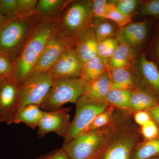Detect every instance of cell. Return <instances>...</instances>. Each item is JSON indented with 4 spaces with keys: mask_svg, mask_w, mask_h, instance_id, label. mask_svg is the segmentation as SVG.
Masks as SVG:
<instances>
[{
    "mask_svg": "<svg viewBox=\"0 0 159 159\" xmlns=\"http://www.w3.org/2000/svg\"><path fill=\"white\" fill-rule=\"evenodd\" d=\"M56 30L53 21L43 20H39L31 29L14 61L12 76L20 84L30 76Z\"/></svg>",
    "mask_w": 159,
    "mask_h": 159,
    "instance_id": "obj_1",
    "label": "cell"
},
{
    "mask_svg": "<svg viewBox=\"0 0 159 159\" xmlns=\"http://www.w3.org/2000/svg\"><path fill=\"white\" fill-rule=\"evenodd\" d=\"M93 19L92 2L70 1L54 22L57 31L61 34L78 38L91 25Z\"/></svg>",
    "mask_w": 159,
    "mask_h": 159,
    "instance_id": "obj_2",
    "label": "cell"
},
{
    "mask_svg": "<svg viewBox=\"0 0 159 159\" xmlns=\"http://www.w3.org/2000/svg\"><path fill=\"white\" fill-rule=\"evenodd\" d=\"M111 130L105 126L86 131L64 143L61 148L71 159H101Z\"/></svg>",
    "mask_w": 159,
    "mask_h": 159,
    "instance_id": "obj_3",
    "label": "cell"
},
{
    "mask_svg": "<svg viewBox=\"0 0 159 159\" xmlns=\"http://www.w3.org/2000/svg\"><path fill=\"white\" fill-rule=\"evenodd\" d=\"M39 20L36 15L25 18H8L0 29V52L15 60L31 29Z\"/></svg>",
    "mask_w": 159,
    "mask_h": 159,
    "instance_id": "obj_4",
    "label": "cell"
},
{
    "mask_svg": "<svg viewBox=\"0 0 159 159\" xmlns=\"http://www.w3.org/2000/svg\"><path fill=\"white\" fill-rule=\"evenodd\" d=\"M86 84L80 78L55 79L40 107L50 111L62 108L66 103H76L84 93Z\"/></svg>",
    "mask_w": 159,
    "mask_h": 159,
    "instance_id": "obj_5",
    "label": "cell"
},
{
    "mask_svg": "<svg viewBox=\"0 0 159 159\" xmlns=\"http://www.w3.org/2000/svg\"><path fill=\"white\" fill-rule=\"evenodd\" d=\"M55 79L49 72L33 74L28 77L20 85L16 112L29 104L40 107Z\"/></svg>",
    "mask_w": 159,
    "mask_h": 159,
    "instance_id": "obj_6",
    "label": "cell"
},
{
    "mask_svg": "<svg viewBox=\"0 0 159 159\" xmlns=\"http://www.w3.org/2000/svg\"><path fill=\"white\" fill-rule=\"evenodd\" d=\"M76 104L75 116L64 143L84 133L96 116L109 105L106 101H95L83 96Z\"/></svg>",
    "mask_w": 159,
    "mask_h": 159,
    "instance_id": "obj_7",
    "label": "cell"
},
{
    "mask_svg": "<svg viewBox=\"0 0 159 159\" xmlns=\"http://www.w3.org/2000/svg\"><path fill=\"white\" fill-rule=\"evenodd\" d=\"M77 39L63 35L56 29L30 76L48 72L66 50L75 48Z\"/></svg>",
    "mask_w": 159,
    "mask_h": 159,
    "instance_id": "obj_8",
    "label": "cell"
},
{
    "mask_svg": "<svg viewBox=\"0 0 159 159\" xmlns=\"http://www.w3.org/2000/svg\"><path fill=\"white\" fill-rule=\"evenodd\" d=\"M111 130L101 159H129L131 154L138 144L139 136L135 131L127 128Z\"/></svg>",
    "mask_w": 159,
    "mask_h": 159,
    "instance_id": "obj_9",
    "label": "cell"
},
{
    "mask_svg": "<svg viewBox=\"0 0 159 159\" xmlns=\"http://www.w3.org/2000/svg\"><path fill=\"white\" fill-rule=\"evenodd\" d=\"M69 107L57 110L43 112L38 127V136L42 138L50 132H54L65 139L70 127Z\"/></svg>",
    "mask_w": 159,
    "mask_h": 159,
    "instance_id": "obj_10",
    "label": "cell"
},
{
    "mask_svg": "<svg viewBox=\"0 0 159 159\" xmlns=\"http://www.w3.org/2000/svg\"><path fill=\"white\" fill-rule=\"evenodd\" d=\"M20 84L13 76L0 85V122L8 123L16 110Z\"/></svg>",
    "mask_w": 159,
    "mask_h": 159,
    "instance_id": "obj_11",
    "label": "cell"
},
{
    "mask_svg": "<svg viewBox=\"0 0 159 159\" xmlns=\"http://www.w3.org/2000/svg\"><path fill=\"white\" fill-rule=\"evenodd\" d=\"M83 62L74 48L66 50L49 71L55 78H80Z\"/></svg>",
    "mask_w": 159,
    "mask_h": 159,
    "instance_id": "obj_12",
    "label": "cell"
},
{
    "mask_svg": "<svg viewBox=\"0 0 159 159\" xmlns=\"http://www.w3.org/2000/svg\"><path fill=\"white\" fill-rule=\"evenodd\" d=\"M148 25L146 21L130 23L119 29L116 38L119 43L133 48L142 44L148 35Z\"/></svg>",
    "mask_w": 159,
    "mask_h": 159,
    "instance_id": "obj_13",
    "label": "cell"
},
{
    "mask_svg": "<svg viewBox=\"0 0 159 159\" xmlns=\"http://www.w3.org/2000/svg\"><path fill=\"white\" fill-rule=\"evenodd\" d=\"M98 43L91 25L77 38L74 49L83 63L97 56Z\"/></svg>",
    "mask_w": 159,
    "mask_h": 159,
    "instance_id": "obj_14",
    "label": "cell"
},
{
    "mask_svg": "<svg viewBox=\"0 0 159 159\" xmlns=\"http://www.w3.org/2000/svg\"><path fill=\"white\" fill-rule=\"evenodd\" d=\"M112 84L107 71L101 76L87 83L82 96L95 101H105L111 89Z\"/></svg>",
    "mask_w": 159,
    "mask_h": 159,
    "instance_id": "obj_15",
    "label": "cell"
},
{
    "mask_svg": "<svg viewBox=\"0 0 159 159\" xmlns=\"http://www.w3.org/2000/svg\"><path fill=\"white\" fill-rule=\"evenodd\" d=\"M43 111L39 105L29 104L18 110L7 124L24 123L32 129L38 127Z\"/></svg>",
    "mask_w": 159,
    "mask_h": 159,
    "instance_id": "obj_16",
    "label": "cell"
},
{
    "mask_svg": "<svg viewBox=\"0 0 159 159\" xmlns=\"http://www.w3.org/2000/svg\"><path fill=\"white\" fill-rule=\"evenodd\" d=\"M70 2L66 0H39L35 9V14L40 20L54 21Z\"/></svg>",
    "mask_w": 159,
    "mask_h": 159,
    "instance_id": "obj_17",
    "label": "cell"
},
{
    "mask_svg": "<svg viewBox=\"0 0 159 159\" xmlns=\"http://www.w3.org/2000/svg\"><path fill=\"white\" fill-rule=\"evenodd\" d=\"M157 104V99L154 94L142 89H135L133 91L128 111L134 113L145 111Z\"/></svg>",
    "mask_w": 159,
    "mask_h": 159,
    "instance_id": "obj_18",
    "label": "cell"
},
{
    "mask_svg": "<svg viewBox=\"0 0 159 159\" xmlns=\"http://www.w3.org/2000/svg\"><path fill=\"white\" fill-rule=\"evenodd\" d=\"M133 48L124 43H119L112 57L108 61L107 68H130L134 59Z\"/></svg>",
    "mask_w": 159,
    "mask_h": 159,
    "instance_id": "obj_19",
    "label": "cell"
},
{
    "mask_svg": "<svg viewBox=\"0 0 159 159\" xmlns=\"http://www.w3.org/2000/svg\"><path fill=\"white\" fill-rule=\"evenodd\" d=\"M107 64L98 56L83 63L80 78L87 83L107 71Z\"/></svg>",
    "mask_w": 159,
    "mask_h": 159,
    "instance_id": "obj_20",
    "label": "cell"
},
{
    "mask_svg": "<svg viewBox=\"0 0 159 159\" xmlns=\"http://www.w3.org/2000/svg\"><path fill=\"white\" fill-rule=\"evenodd\" d=\"M112 84V89H134L135 83L133 77L128 69L107 68Z\"/></svg>",
    "mask_w": 159,
    "mask_h": 159,
    "instance_id": "obj_21",
    "label": "cell"
},
{
    "mask_svg": "<svg viewBox=\"0 0 159 159\" xmlns=\"http://www.w3.org/2000/svg\"><path fill=\"white\" fill-rule=\"evenodd\" d=\"M91 25L98 42L116 38L119 29L115 23L106 19L94 18Z\"/></svg>",
    "mask_w": 159,
    "mask_h": 159,
    "instance_id": "obj_22",
    "label": "cell"
},
{
    "mask_svg": "<svg viewBox=\"0 0 159 159\" xmlns=\"http://www.w3.org/2000/svg\"><path fill=\"white\" fill-rule=\"evenodd\" d=\"M159 154V138L147 140L137 145L131 154L129 159H151Z\"/></svg>",
    "mask_w": 159,
    "mask_h": 159,
    "instance_id": "obj_23",
    "label": "cell"
},
{
    "mask_svg": "<svg viewBox=\"0 0 159 159\" xmlns=\"http://www.w3.org/2000/svg\"><path fill=\"white\" fill-rule=\"evenodd\" d=\"M139 66L146 82L159 93V70L156 64L143 55L140 58Z\"/></svg>",
    "mask_w": 159,
    "mask_h": 159,
    "instance_id": "obj_24",
    "label": "cell"
},
{
    "mask_svg": "<svg viewBox=\"0 0 159 159\" xmlns=\"http://www.w3.org/2000/svg\"><path fill=\"white\" fill-rule=\"evenodd\" d=\"M133 91L122 89H112L109 92L105 100L109 105L127 111Z\"/></svg>",
    "mask_w": 159,
    "mask_h": 159,
    "instance_id": "obj_25",
    "label": "cell"
},
{
    "mask_svg": "<svg viewBox=\"0 0 159 159\" xmlns=\"http://www.w3.org/2000/svg\"><path fill=\"white\" fill-rule=\"evenodd\" d=\"M119 43L116 38L107 39L98 42L97 56L108 64V61L112 57Z\"/></svg>",
    "mask_w": 159,
    "mask_h": 159,
    "instance_id": "obj_26",
    "label": "cell"
},
{
    "mask_svg": "<svg viewBox=\"0 0 159 159\" xmlns=\"http://www.w3.org/2000/svg\"><path fill=\"white\" fill-rule=\"evenodd\" d=\"M114 109V107L109 105L105 110L96 116L85 132L103 128L108 125L113 119Z\"/></svg>",
    "mask_w": 159,
    "mask_h": 159,
    "instance_id": "obj_27",
    "label": "cell"
},
{
    "mask_svg": "<svg viewBox=\"0 0 159 159\" xmlns=\"http://www.w3.org/2000/svg\"><path fill=\"white\" fill-rule=\"evenodd\" d=\"M38 0H17V9L16 17L25 18L35 14Z\"/></svg>",
    "mask_w": 159,
    "mask_h": 159,
    "instance_id": "obj_28",
    "label": "cell"
},
{
    "mask_svg": "<svg viewBox=\"0 0 159 159\" xmlns=\"http://www.w3.org/2000/svg\"><path fill=\"white\" fill-rule=\"evenodd\" d=\"M132 16H133L126 15L120 12L116 9L114 3L113 6L107 12L105 19L111 21L119 29H121L131 23Z\"/></svg>",
    "mask_w": 159,
    "mask_h": 159,
    "instance_id": "obj_29",
    "label": "cell"
},
{
    "mask_svg": "<svg viewBox=\"0 0 159 159\" xmlns=\"http://www.w3.org/2000/svg\"><path fill=\"white\" fill-rule=\"evenodd\" d=\"M113 5L112 1L94 0L92 1V10L94 18L105 19L107 12Z\"/></svg>",
    "mask_w": 159,
    "mask_h": 159,
    "instance_id": "obj_30",
    "label": "cell"
},
{
    "mask_svg": "<svg viewBox=\"0 0 159 159\" xmlns=\"http://www.w3.org/2000/svg\"><path fill=\"white\" fill-rule=\"evenodd\" d=\"M15 60L0 52V78L5 80L12 76Z\"/></svg>",
    "mask_w": 159,
    "mask_h": 159,
    "instance_id": "obj_31",
    "label": "cell"
},
{
    "mask_svg": "<svg viewBox=\"0 0 159 159\" xmlns=\"http://www.w3.org/2000/svg\"><path fill=\"white\" fill-rule=\"evenodd\" d=\"M116 9L123 14L133 16L139 6V1L136 0L113 1Z\"/></svg>",
    "mask_w": 159,
    "mask_h": 159,
    "instance_id": "obj_32",
    "label": "cell"
},
{
    "mask_svg": "<svg viewBox=\"0 0 159 159\" xmlns=\"http://www.w3.org/2000/svg\"><path fill=\"white\" fill-rule=\"evenodd\" d=\"M17 9V0H0L1 12L8 18L16 17Z\"/></svg>",
    "mask_w": 159,
    "mask_h": 159,
    "instance_id": "obj_33",
    "label": "cell"
},
{
    "mask_svg": "<svg viewBox=\"0 0 159 159\" xmlns=\"http://www.w3.org/2000/svg\"><path fill=\"white\" fill-rule=\"evenodd\" d=\"M141 133L146 140L156 139L158 136L159 129L152 119L141 126Z\"/></svg>",
    "mask_w": 159,
    "mask_h": 159,
    "instance_id": "obj_34",
    "label": "cell"
},
{
    "mask_svg": "<svg viewBox=\"0 0 159 159\" xmlns=\"http://www.w3.org/2000/svg\"><path fill=\"white\" fill-rule=\"evenodd\" d=\"M140 15L144 16H159V0H152L146 2L142 6Z\"/></svg>",
    "mask_w": 159,
    "mask_h": 159,
    "instance_id": "obj_35",
    "label": "cell"
},
{
    "mask_svg": "<svg viewBox=\"0 0 159 159\" xmlns=\"http://www.w3.org/2000/svg\"><path fill=\"white\" fill-rule=\"evenodd\" d=\"M35 159H71L62 148L51 152L50 153Z\"/></svg>",
    "mask_w": 159,
    "mask_h": 159,
    "instance_id": "obj_36",
    "label": "cell"
},
{
    "mask_svg": "<svg viewBox=\"0 0 159 159\" xmlns=\"http://www.w3.org/2000/svg\"><path fill=\"white\" fill-rule=\"evenodd\" d=\"M134 119L138 125L142 126L151 120V117L149 113L145 111H140L134 114Z\"/></svg>",
    "mask_w": 159,
    "mask_h": 159,
    "instance_id": "obj_37",
    "label": "cell"
},
{
    "mask_svg": "<svg viewBox=\"0 0 159 159\" xmlns=\"http://www.w3.org/2000/svg\"><path fill=\"white\" fill-rule=\"evenodd\" d=\"M149 113L151 118L159 124V104H157L151 108Z\"/></svg>",
    "mask_w": 159,
    "mask_h": 159,
    "instance_id": "obj_38",
    "label": "cell"
},
{
    "mask_svg": "<svg viewBox=\"0 0 159 159\" xmlns=\"http://www.w3.org/2000/svg\"><path fill=\"white\" fill-rule=\"evenodd\" d=\"M8 19V18L3 15L2 13L1 12V9H0V29L5 25Z\"/></svg>",
    "mask_w": 159,
    "mask_h": 159,
    "instance_id": "obj_39",
    "label": "cell"
},
{
    "mask_svg": "<svg viewBox=\"0 0 159 159\" xmlns=\"http://www.w3.org/2000/svg\"><path fill=\"white\" fill-rule=\"evenodd\" d=\"M158 54L159 56V38L158 40Z\"/></svg>",
    "mask_w": 159,
    "mask_h": 159,
    "instance_id": "obj_40",
    "label": "cell"
},
{
    "mask_svg": "<svg viewBox=\"0 0 159 159\" xmlns=\"http://www.w3.org/2000/svg\"><path fill=\"white\" fill-rule=\"evenodd\" d=\"M4 80L2 79H1V78H0V85H1V84H2V81Z\"/></svg>",
    "mask_w": 159,
    "mask_h": 159,
    "instance_id": "obj_41",
    "label": "cell"
},
{
    "mask_svg": "<svg viewBox=\"0 0 159 159\" xmlns=\"http://www.w3.org/2000/svg\"><path fill=\"white\" fill-rule=\"evenodd\" d=\"M151 159H159V156L155 157H154L153 158H152Z\"/></svg>",
    "mask_w": 159,
    "mask_h": 159,
    "instance_id": "obj_42",
    "label": "cell"
},
{
    "mask_svg": "<svg viewBox=\"0 0 159 159\" xmlns=\"http://www.w3.org/2000/svg\"></svg>",
    "mask_w": 159,
    "mask_h": 159,
    "instance_id": "obj_43",
    "label": "cell"
},
{
    "mask_svg": "<svg viewBox=\"0 0 159 159\" xmlns=\"http://www.w3.org/2000/svg\"></svg>",
    "mask_w": 159,
    "mask_h": 159,
    "instance_id": "obj_44",
    "label": "cell"
}]
</instances>
